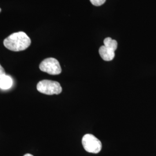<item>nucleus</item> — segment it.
Here are the masks:
<instances>
[{"mask_svg": "<svg viewBox=\"0 0 156 156\" xmlns=\"http://www.w3.org/2000/svg\"><path fill=\"white\" fill-rule=\"evenodd\" d=\"M31 42L28 35L23 31H20L12 34L4 39V45L9 50L20 51L27 49Z\"/></svg>", "mask_w": 156, "mask_h": 156, "instance_id": "1", "label": "nucleus"}, {"mask_svg": "<svg viewBox=\"0 0 156 156\" xmlns=\"http://www.w3.org/2000/svg\"><path fill=\"white\" fill-rule=\"evenodd\" d=\"M37 89L40 93L46 95L59 94L62 91L60 84L56 81L50 80L40 81L37 84Z\"/></svg>", "mask_w": 156, "mask_h": 156, "instance_id": "2", "label": "nucleus"}, {"mask_svg": "<svg viewBox=\"0 0 156 156\" xmlns=\"http://www.w3.org/2000/svg\"><path fill=\"white\" fill-rule=\"evenodd\" d=\"M82 143L84 150L89 153L97 154L101 151V142L92 134L84 135L82 138Z\"/></svg>", "mask_w": 156, "mask_h": 156, "instance_id": "3", "label": "nucleus"}, {"mask_svg": "<svg viewBox=\"0 0 156 156\" xmlns=\"http://www.w3.org/2000/svg\"><path fill=\"white\" fill-rule=\"evenodd\" d=\"M41 71L52 75H59L62 73V68L59 62L55 58H48L41 62L39 65Z\"/></svg>", "mask_w": 156, "mask_h": 156, "instance_id": "4", "label": "nucleus"}, {"mask_svg": "<svg viewBox=\"0 0 156 156\" xmlns=\"http://www.w3.org/2000/svg\"><path fill=\"white\" fill-rule=\"evenodd\" d=\"M114 50H112L110 48H108L105 46L103 45L101 46L99 49V54L100 55L101 57L106 62L112 61L115 56Z\"/></svg>", "mask_w": 156, "mask_h": 156, "instance_id": "5", "label": "nucleus"}, {"mask_svg": "<svg viewBox=\"0 0 156 156\" xmlns=\"http://www.w3.org/2000/svg\"><path fill=\"white\" fill-rule=\"evenodd\" d=\"M13 84V80L9 75H3L0 78V89L8 90L10 89Z\"/></svg>", "mask_w": 156, "mask_h": 156, "instance_id": "6", "label": "nucleus"}, {"mask_svg": "<svg viewBox=\"0 0 156 156\" xmlns=\"http://www.w3.org/2000/svg\"><path fill=\"white\" fill-rule=\"evenodd\" d=\"M104 46H105L107 48H110L113 50L115 51L117 48V41L115 39H112L110 37H108L104 39Z\"/></svg>", "mask_w": 156, "mask_h": 156, "instance_id": "7", "label": "nucleus"}, {"mask_svg": "<svg viewBox=\"0 0 156 156\" xmlns=\"http://www.w3.org/2000/svg\"><path fill=\"white\" fill-rule=\"evenodd\" d=\"M93 5L99 6L105 3L106 0H90Z\"/></svg>", "mask_w": 156, "mask_h": 156, "instance_id": "8", "label": "nucleus"}, {"mask_svg": "<svg viewBox=\"0 0 156 156\" xmlns=\"http://www.w3.org/2000/svg\"><path fill=\"white\" fill-rule=\"evenodd\" d=\"M6 75L5 71L4 68L2 67L0 64V78L1 76H2L3 75Z\"/></svg>", "mask_w": 156, "mask_h": 156, "instance_id": "9", "label": "nucleus"}, {"mask_svg": "<svg viewBox=\"0 0 156 156\" xmlns=\"http://www.w3.org/2000/svg\"><path fill=\"white\" fill-rule=\"evenodd\" d=\"M24 156H34L32 155V154H26Z\"/></svg>", "mask_w": 156, "mask_h": 156, "instance_id": "10", "label": "nucleus"}, {"mask_svg": "<svg viewBox=\"0 0 156 156\" xmlns=\"http://www.w3.org/2000/svg\"><path fill=\"white\" fill-rule=\"evenodd\" d=\"M1 8H0V12H1Z\"/></svg>", "mask_w": 156, "mask_h": 156, "instance_id": "11", "label": "nucleus"}]
</instances>
